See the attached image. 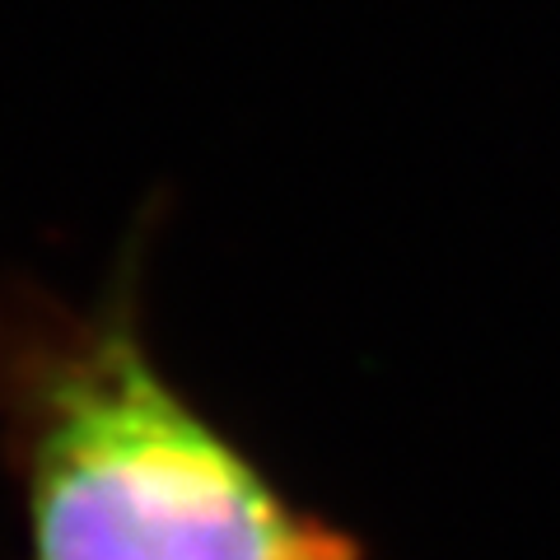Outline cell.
<instances>
[{
	"label": "cell",
	"instance_id": "obj_1",
	"mask_svg": "<svg viewBox=\"0 0 560 560\" xmlns=\"http://www.w3.org/2000/svg\"><path fill=\"white\" fill-rule=\"evenodd\" d=\"M145 243L140 224L90 300L0 276V458L33 560H364L164 370Z\"/></svg>",
	"mask_w": 560,
	"mask_h": 560
}]
</instances>
